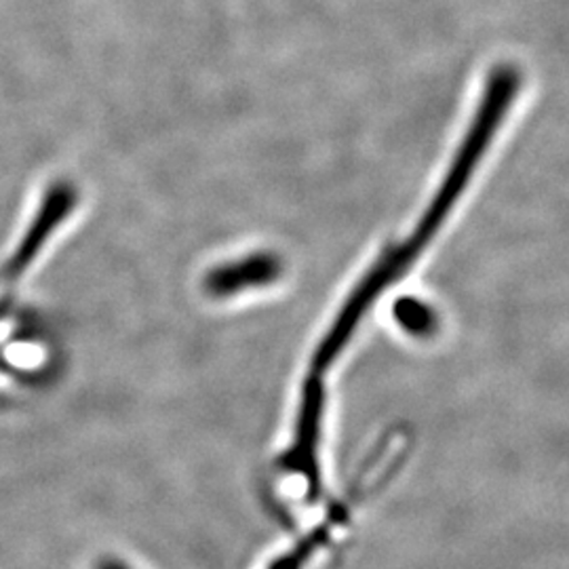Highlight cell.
I'll return each mask as SVG.
<instances>
[{"mask_svg": "<svg viewBox=\"0 0 569 569\" xmlns=\"http://www.w3.org/2000/svg\"><path fill=\"white\" fill-rule=\"evenodd\" d=\"M281 272V264L274 256L258 253L237 262L216 266L204 277V291L213 298H230L244 289L272 283Z\"/></svg>", "mask_w": 569, "mask_h": 569, "instance_id": "cell-1", "label": "cell"}, {"mask_svg": "<svg viewBox=\"0 0 569 569\" xmlns=\"http://www.w3.org/2000/svg\"><path fill=\"white\" fill-rule=\"evenodd\" d=\"M98 569H131L129 566H124V563H121V561H117V559H106V561H102L100 566H98Z\"/></svg>", "mask_w": 569, "mask_h": 569, "instance_id": "cell-2", "label": "cell"}]
</instances>
